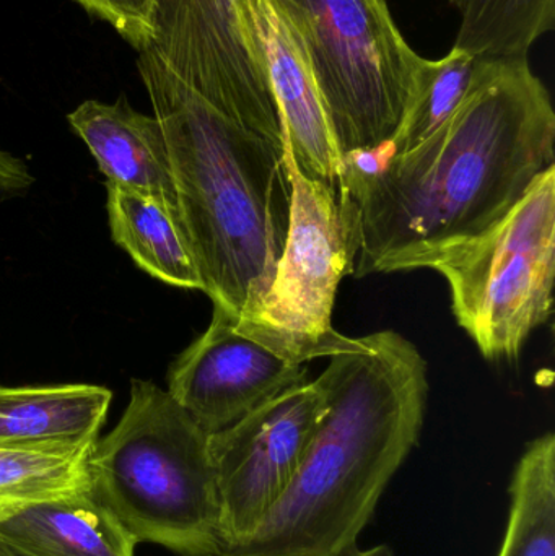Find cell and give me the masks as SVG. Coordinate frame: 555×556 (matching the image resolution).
<instances>
[{
  "mask_svg": "<svg viewBox=\"0 0 555 556\" xmlns=\"http://www.w3.org/2000/svg\"><path fill=\"white\" fill-rule=\"evenodd\" d=\"M142 49L218 110L282 134L247 0H152Z\"/></svg>",
  "mask_w": 555,
  "mask_h": 556,
  "instance_id": "ba28073f",
  "label": "cell"
},
{
  "mask_svg": "<svg viewBox=\"0 0 555 556\" xmlns=\"http://www.w3.org/2000/svg\"><path fill=\"white\" fill-rule=\"evenodd\" d=\"M459 16L453 48L478 58H528L553 31L555 0H449Z\"/></svg>",
  "mask_w": 555,
  "mask_h": 556,
  "instance_id": "2e32d148",
  "label": "cell"
},
{
  "mask_svg": "<svg viewBox=\"0 0 555 556\" xmlns=\"http://www.w3.org/2000/svg\"><path fill=\"white\" fill-rule=\"evenodd\" d=\"M88 12L110 23L137 51L149 36V13L152 0H77Z\"/></svg>",
  "mask_w": 555,
  "mask_h": 556,
  "instance_id": "ffe728a7",
  "label": "cell"
},
{
  "mask_svg": "<svg viewBox=\"0 0 555 556\" xmlns=\"http://www.w3.org/2000/svg\"><path fill=\"white\" fill-rule=\"evenodd\" d=\"M137 68L165 134L204 293L237 326L266 293L286 243L292 182L283 132L218 110L147 49Z\"/></svg>",
  "mask_w": 555,
  "mask_h": 556,
  "instance_id": "3957f363",
  "label": "cell"
},
{
  "mask_svg": "<svg viewBox=\"0 0 555 556\" xmlns=\"http://www.w3.org/2000/svg\"><path fill=\"white\" fill-rule=\"evenodd\" d=\"M108 217L114 243L153 278L204 291L181 215L153 199L106 185Z\"/></svg>",
  "mask_w": 555,
  "mask_h": 556,
  "instance_id": "9a60e30c",
  "label": "cell"
},
{
  "mask_svg": "<svg viewBox=\"0 0 555 556\" xmlns=\"http://www.w3.org/2000/svg\"><path fill=\"white\" fill-rule=\"evenodd\" d=\"M91 447H0V509L87 492V460Z\"/></svg>",
  "mask_w": 555,
  "mask_h": 556,
  "instance_id": "d6986e66",
  "label": "cell"
},
{
  "mask_svg": "<svg viewBox=\"0 0 555 556\" xmlns=\"http://www.w3.org/2000/svg\"><path fill=\"white\" fill-rule=\"evenodd\" d=\"M33 176L22 160L0 149V195L18 194L33 185Z\"/></svg>",
  "mask_w": 555,
  "mask_h": 556,
  "instance_id": "44dd1931",
  "label": "cell"
},
{
  "mask_svg": "<svg viewBox=\"0 0 555 556\" xmlns=\"http://www.w3.org/2000/svg\"><path fill=\"white\" fill-rule=\"evenodd\" d=\"M247 5L293 160L306 178L341 194V156L302 45L274 0Z\"/></svg>",
  "mask_w": 555,
  "mask_h": 556,
  "instance_id": "8fae6325",
  "label": "cell"
},
{
  "mask_svg": "<svg viewBox=\"0 0 555 556\" xmlns=\"http://www.w3.org/2000/svg\"><path fill=\"white\" fill-rule=\"evenodd\" d=\"M0 556H9L5 554V552L2 551V548H0Z\"/></svg>",
  "mask_w": 555,
  "mask_h": 556,
  "instance_id": "603a6c76",
  "label": "cell"
},
{
  "mask_svg": "<svg viewBox=\"0 0 555 556\" xmlns=\"http://www.w3.org/2000/svg\"><path fill=\"white\" fill-rule=\"evenodd\" d=\"M87 476L88 493L137 544L222 556L209 433L153 382L134 379L119 424L91 447Z\"/></svg>",
  "mask_w": 555,
  "mask_h": 556,
  "instance_id": "277c9868",
  "label": "cell"
},
{
  "mask_svg": "<svg viewBox=\"0 0 555 556\" xmlns=\"http://www.w3.org/2000/svg\"><path fill=\"white\" fill-rule=\"evenodd\" d=\"M445 278L456 323L491 362L520 358L553 314L555 166L484 233L430 257Z\"/></svg>",
  "mask_w": 555,
  "mask_h": 556,
  "instance_id": "8992f818",
  "label": "cell"
},
{
  "mask_svg": "<svg viewBox=\"0 0 555 556\" xmlns=\"http://www.w3.org/2000/svg\"><path fill=\"white\" fill-rule=\"evenodd\" d=\"M336 556H393V551L388 545H377V547L368 548V551H362L357 544L352 547L344 548L341 554Z\"/></svg>",
  "mask_w": 555,
  "mask_h": 556,
  "instance_id": "7402d4cb",
  "label": "cell"
},
{
  "mask_svg": "<svg viewBox=\"0 0 555 556\" xmlns=\"http://www.w3.org/2000/svg\"><path fill=\"white\" fill-rule=\"evenodd\" d=\"M555 166V111L528 58H481L452 117L406 155L344 163L354 205V276L422 269L501 222Z\"/></svg>",
  "mask_w": 555,
  "mask_h": 556,
  "instance_id": "6da1fadb",
  "label": "cell"
},
{
  "mask_svg": "<svg viewBox=\"0 0 555 556\" xmlns=\"http://www.w3.org/2000/svg\"><path fill=\"white\" fill-rule=\"evenodd\" d=\"M274 2L308 59L342 166L381 152L406 114L424 62L387 0Z\"/></svg>",
  "mask_w": 555,
  "mask_h": 556,
  "instance_id": "5b68a950",
  "label": "cell"
},
{
  "mask_svg": "<svg viewBox=\"0 0 555 556\" xmlns=\"http://www.w3.org/2000/svg\"><path fill=\"white\" fill-rule=\"evenodd\" d=\"M305 382V365L287 362L248 339L214 307L207 330L169 366L166 392L212 434Z\"/></svg>",
  "mask_w": 555,
  "mask_h": 556,
  "instance_id": "30bf717a",
  "label": "cell"
},
{
  "mask_svg": "<svg viewBox=\"0 0 555 556\" xmlns=\"http://www.w3.org/2000/svg\"><path fill=\"white\" fill-rule=\"evenodd\" d=\"M111 399L110 389L101 386H0V447H91L106 421Z\"/></svg>",
  "mask_w": 555,
  "mask_h": 556,
  "instance_id": "5bb4252c",
  "label": "cell"
},
{
  "mask_svg": "<svg viewBox=\"0 0 555 556\" xmlns=\"http://www.w3.org/2000/svg\"><path fill=\"white\" fill-rule=\"evenodd\" d=\"M326 408L328 395L316 379L209 434L220 496L222 554L250 538L289 490Z\"/></svg>",
  "mask_w": 555,
  "mask_h": 556,
  "instance_id": "9c48e42d",
  "label": "cell"
},
{
  "mask_svg": "<svg viewBox=\"0 0 555 556\" xmlns=\"http://www.w3.org/2000/svg\"><path fill=\"white\" fill-rule=\"evenodd\" d=\"M72 129L87 143L106 185L153 199L178 212V192L162 124L129 106L84 101L67 116Z\"/></svg>",
  "mask_w": 555,
  "mask_h": 556,
  "instance_id": "7c38bea8",
  "label": "cell"
},
{
  "mask_svg": "<svg viewBox=\"0 0 555 556\" xmlns=\"http://www.w3.org/2000/svg\"><path fill=\"white\" fill-rule=\"evenodd\" d=\"M510 518L499 556H555V437L528 444L510 483Z\"/></svg>",
  "mask_w": 555,
  "mask_h": 556,
  "instance_id": "e0dca14e",
  "label": "cell"
},
{
  "mask_svg": "<svg viewBox=\"0 0 555 556\" xmlns=\"http://www.w3.org/2000/svg\"><path fill=\"white\" fill-rule=\"evenodd\" d=\"M481 58L452 48L442 59H424L406 114L381 159L406 155L432 137L465 101Z\"/></svg>",
  "mask_w": 555,
  "mask_h": 556,
  "instance_id": "ac0fdd59",
  "label": "cell"
},
{
  "mask_svg": "<svg viewBox=\"0 0 555 556\" xmlns=\"http://www.w3.org/2000/svg\"><path fill=\"white\" fill-rule=\"evenodd\" d=\"M362 339L318 378L328 408L289 490L222 556H336L357 544L419 441L429 395L427 362L413 342L394 330Z\"/></svg>",
  "mask_w": 555,
  "mask_h": 556,
  "instance_id": "7a4b0ae2",
  "label": "cell"
},
{
  "mask_svg": "<svg viewBox=\"0 0 555 556\" xmlns=\"http://www.w3.org/2000/svg\"><path fill=\"white\" fill-rule=\"evenodd\" d=\"M137 541L90 493L0 509L9 556H136Z\"/></svg>",
  "mask_w": 555,
  "mask_h": 556,
  "instance_id": "4fadbf2b",
  "label": "cell"
},
{
  "mask_svg": "<svg viewBox=\"0 0 555 556\" xmlns=\"http://www.w3.org/2000/svg\"><path fill=\"white\" fill-rule=\"evenodd\" d=\"M292 182L289 228L273 280L237 330L287 362L305 363L357 352L364 339L332 327L339 283L354 273V205L323 182L306 178L283 139Z\"/></svg>",
  "mask_w": 555,
  "mask_h": 556,
  "instance_id": "52a82bcc",
  "label": "cell"
}]
</instances>
